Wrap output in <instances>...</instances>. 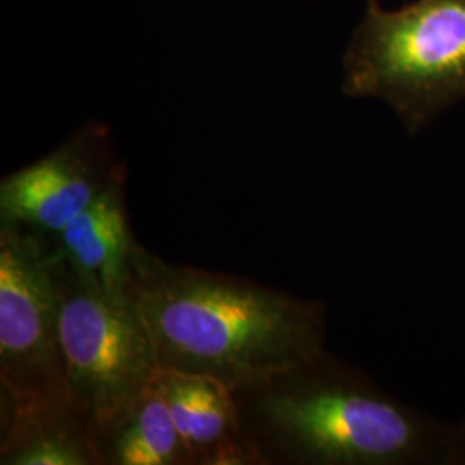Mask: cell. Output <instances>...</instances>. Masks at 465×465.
<instances>
[{"instance_id": "ba28073f", "label": "cell", "mask_w": 465, "mask_h": 465, "mask_svg": "<svg viewBox=\"0 0 465 465\" xmlns=\"http://www.w3.org/2000/svg\"><path fill=\"white\" fill-rule=\"evenodd\" d=\"M126 173L117 176L80 216L50 238L59 257L111 295L128 293L134 236L126 213Z\"/></svg>"}, {"instance_id": "52a82bcc", "label": "cell", "mask_w": 465, "mask_h": 465, "mask_svg": "<svg viewBox=\"0 0 465 465\" xmlns=\"http://www.w3.org/2000/svg\"><path fill=\"white\" fill-rule=\"evenodd\" d=\"M153 384L166 400L193 465H259L240 428L232 388L174 369H159Z\"/></svg>"}, {"instance_id": "9c48e42d", "label": "cell", "mask_w": 465, "mask_h": 465, "mask_svg": "<svg viewBox=\"0 0 465 465\" xmlns=\"http://www.w3.org/2000/svg\"><path fill=\"white\" fill-rule=\"evenodd\" d=\"M0 464L100 465L92 422L57 400L0 407Z\"/></svg>"}, {"instance_id": "7a4b0ae2", "label": "cell", "mask_w": 465, "mask_h": 465, "mask_svg": "<svg viewBox=\"0 0 465 465\" xmlns=\"http://www.w3.org/2000/svg\"><path fill=\"white\" fill-rule=\"evenodd\" d=\"M232 393L259 465L449 464L451 428L328 350Z\"/></svg>"}, {"instance_id": "5b68a950", "label": "cell", "mask_w": 465, "mask_h": 465, "mask_svg": "<svg viewBox=\"0 0 465 465\" xmlns=\"http://www.w3.org/2000/svg\"><path fill=\"white\" fill-rule=\"evenodd\" d=\"M67 399L52 242L0 224V407Z\"/></svg>"}, {"instance_id": "8fae6325", "label": "cell", "mask_w": 465, "mask_h": 465, "mask_svg": "<svg viewBox=\"0 0 465 465\" xmlns=\"http://www.w3.org/2000/svg\"><path fill=\"white\" fill-rule=\"evenodd\" d=\"M449 464L465 465V420L460 426L451 428Z\"/></svg>"}, {"instance_id": "8992f818", "label": "cell", "mask_w": 465, "mask_h": 465, "mask_svg": "<svg viewBox=\"0 0 465 465\" xmlns=\"http://www.w3.org/2000/svg\"><path fill=\"white\" fill-rule=\"evenodd\" d=\"M126 173L109 128L84 124L64 143L0 182V224L54 238Z\"/></svg>"}, {"instance_id": "277c9868", "label": "cell", "mask_w": 465, "mask_h": 465, "mask_svg": "<svg viewBox=\"0 0 465 465\" xmlns=\"http://www.w3.org/2000/svg\"><path fill=\"white\" fill-rule=\"evenodd\" d=\"M54 274L67 391L97 424L149 388L157 359L128 293L111 295L86 282L55 249Z\"/></svg>"}, {"instance_id": "6da1fadb", "label": "cell", "mask_w": 465, "mask_h": 465, "mask_svg": "<svg viewBox=\"0 0 465 465\" xmlns=\"http://www.w3.org/2000/svg\"><path fill=\"white\" fill-rule=\"evenodd\" d=\"M128 295L159 369L240 390L324 351L326 307L247 278L167 262L134 238Z\"/></svg>"}, {"instance_id": "3957f363", "label": "cell", "mask_w": 465, "mask_h": 465, "mask_svg": "<svg viewBox=\"0 0 465 465\" xmlns=\"http://www.w3.org/2000/svg\"><path fill=\"white\" fill-rule=\"evenodd\" d=\"M343 92L381 100L409 132L465 99V0H414L366 13L343 55Z\"/></svg>"}, {"instance_id": "30bf717a", "label": "cell", "mask_w": 465, "mask_h": 465, "mask_svg": "<svg viewBox=\"0 0 465 465\" xmlns=\"http://www.w3.org/2000/svg\"><path fill=\"white\" fill-rule=\"evenodd\" d=\"M92 436L100 465H193L153 382L116 414L92 424Z\"/></svg>"}]
</instances>
